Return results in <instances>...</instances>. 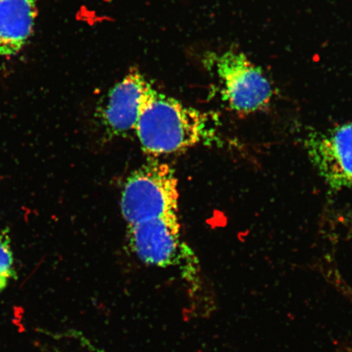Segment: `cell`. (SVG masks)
Instances as JSON below:
<instances>
[{
  "label": "cell",
  "mask_w": 352,
  "mask_h": 352,
  "mask_svg": "<svg viewBox=\"0 0 352 352\" xmlns=\"http://www.w3.org/2000/svg\"><path fill=\"white\" fill-rule=\"evenodd\" d=\"M135 131L145 153L164 155L199 143L206 131V117L153 89Z\"/></svg>",
  "instance_id": "6da1fadb"
},
{
  "label": "cell",
  "mask_w": 352,
  "mask_h": 352,
  "mask_svg": "<svg viewBox=\"0 0 352 352\" xmlns=\"http://www.w3.org/2000/svg\"><path fill=\"white\" fill-rule=\"evenodd\" d=\"M127 234L130 248L140 261L153 267L177 268L192 300L204 296L199 264L180 239L177 213L132 224Z\"/></svg>",
  "instance_id": "7a4b0ae2"
},
{
  "label": "cell",
  "mask_w": 352,
  "mask_h": 352,
  "mask_svg": "<svg viewBox=\"0 0 352 352\" xmlns=\"http://www.w3.org/2000/svg\"><path fill=\"white\" fill-rule=\"evenodd\" d=\"M178 180L170 166L154 162L135 171L127 179L121 210L127 224L177 213Z\"/></svg>",
  "instance_id": "3957f363"
},
{
  "label": "cell",
  "mask_w": 352,
  "mask_h": 352,
  "mask_svg": "<svg viewBox=\"0 0 352 352\" xmlns=\"http://www.w3.org/2000/svg\"><path fill=\"white\" fill-rule=\"evenodd\" d=\"M210 60L222 85L224 100L234 111L249 114L265 109L274 90L262 68L241 52L226 51Z\"/></svg>",
  "instance_id": "277c9868"
},
{
  "label": "cell",
  "mask_w": 352,
  "mask_h": 352,
  "mask_svg": "<svg viewBox=\"0 0 352 352\" xmlns=\"http://www.w3.org/2000/svg\"><path fill=\"white\" fill-rule=\"evenodd\" d=\"M308 156L333 188H352V122L308 136Z\"/></svg>",
  "instance_id": "5b68a950"
},
{
  "label": "cell",
  "mask_w": 352,
  "mask_h": 352,
  "mask_svg": "<svg viewBox=\"0 0 352 352\" xmlns=\"http://www.w3.org/2000/svg\"><path fill=\"white\" fill-rule=\"evenodd\" d=\"M154 88L138 70L131 72L109 91L101 117L109 131L123 135L134 131Z\"/></svg>",
  "instance_id": "8992f818"
},
{
  "label": "cell",
  "mask_w": 352,
  "mask_h": 352,
  "mask_svg": "<svg viewBox=\"0 0 352 352\" xmlns=\"http://www.w3.org/2000/svg\"><path fill=\"white\" fill-rule=\"evenodd\" d=\"M37 0H0V58L22 50L34 32Z\"/></svg>",
  "instance_id": "52a82bcc"
},
{
  "label": "cell",
  "mask_w": 352,
  "mask_h": 352,
  "mask_svg": "<svg viewBox=\"0 0 352 352\" xmlns=\"http://www.w3.org/2000/svg\"><path fill=\"white\" fill-rule=\"evenodd\" d=\"M12 253L7 236L0 233V292L12 276Z\"/></svg>",
  "instance_id": "ba28073f"
}]
</instances>
